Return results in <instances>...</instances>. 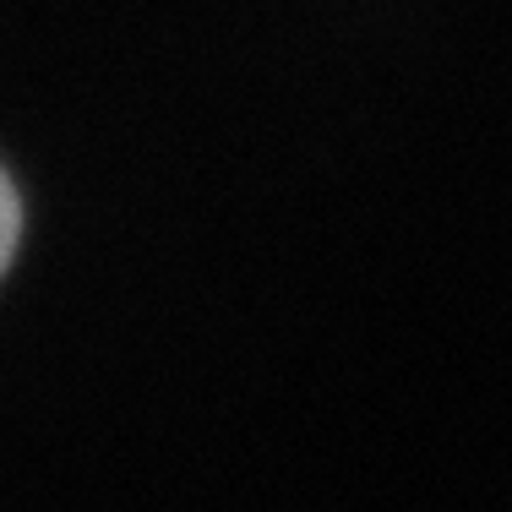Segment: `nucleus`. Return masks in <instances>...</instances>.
<instances>
[{
  "mask_svg": "<svg viewBox=\"0 0 512 512\" xmlns=\"http://www.w3.org/2000/svg\"><path fill=\"white\" fill-rule=\"evenodd\" d=\"M17 240H22V197L11 186V175L0 169V278H6L11 256H17Z\"/></svg>",
  "mask_w": 512,
  "mask_h": 512,
  "instance_id": "obj_1",
  "label": "nucleus"
}]
</instances>
